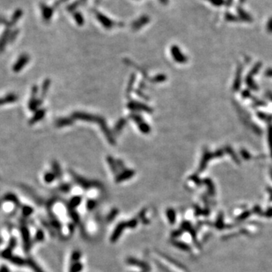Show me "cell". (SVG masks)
Returning <instances> with one entry per match:
<instances>
[{"instance_id": "4", "label": "cell", "mask_w": 272, "mask_h": 272, "mask_svg": "<svg viewBox=\"0 0 272 272\" xmlns=\"http://www.w3.org/2000/svg\"><path fill=\"white\" fill-rule=\"evenodd\" d=\"M150 21V17L148 15H142L138 17L136 21H134L132 24V29L134 30H138L141 29L147 24H148Z\"/></svg>"}, {"instance_id": "32", "label": "cell", "mask_w": 272, "mask_h": 272, "mask_svg": "<svg viewBox=\"0 0 272 272\" xmlns=\"http://www.w3.org/2000/svg\"><path fill=\"white\" fill-rule=\"evenodd\" d=\"M180 234H182V231H175L174 233L172 234V236L173 237H178Z\"/></svg>"}, {"instance_id": "11", "label": "cell", "mask_w": 272, "mask_h": 272, "mask_svg": "<svg viewBox=\"0 0 272 272\" xmlns=\"http://www.w3.org/2000/svg\"><path fill=\"white\" fill-rule=\"evenodd\" d=\"M17 100V96L15 94L13 93H11V94L7 95L6 96H5L4 98H0V106L1 105L5 104H9V103H13V102L16 101Z\"/></svg>"}, {"instance_id": "21", "label": "cell", "mask_w": 272, "mask_h": 272, "mask_svg": "<svg viewBox=\"0 0 272 272\" xmlns=\"http://www.w3.org/2000/svg\"><path fill=\"white\" fill-rule=\"evenodd\" d=\"M50 83H51V82H50L49 80H45L42 88V98L44 97V96L46 95V93H47L48 90H49V88L50 86Z\"/></svg>"}, {"instance_id": "16", "label": "cell", "mask_w": 272, "mask_h": 272, "mask_svg": "<svg viewBox=\"0 0 272 272\" xmlns=\"http://www.w3.org/2000/svg\"><path fill=\"white\" fill-rule=\"evenodd\" d=\"M85 1H86V0H76V1L73 2V3H71V4L68 6L67 8L68 11H70V12L75 11L79 6H80L82 4H83Z\"/></svg>"}, {"instance_id": "9", "label": "cell", "mask_w": 272, "mask_h": 272, "mask_svg": "<svg viewBox=\"0 0 272 272\" xmlns=\"http://www.w3.org/2000/svg\"><path fill=\"white\" fill-rule=\"evenodd\" d=\"M41 9H42V14L43 16V18L46 21H50V19L51 18L53 15V8L51 7L48 6L46 5H42L41 6Z\"/></svg>"}, {"instance_id": "5", "label": "cell", "mask_w": 272, "mask_h": 272, "mask_svg": "<svg viewBox=\"0 0 272 272\" xmlns=\"http://www.w3.org/2000/svg\"><path fill=\"white\" fill-rule=\"evenodd\" d=\"M37 87L34 86L33 88V92H32V98L31 100L30 101L29 103V108L30 110H32V111H34V110H36V109H38V107L39 105L41 104V101L40 100H37L36 98V95L37 94Z\"/></svg>"}, {"instance_id": "24", "label": "cell", "mask_w": 272, "mask_h": 272, "mask_svg": "<svg viewBox=\"0 0 272 272\" xmlns=\"http://www.w3.org/2000/svg\"><path fill=\"white\" fill-rule=\"evenodd\" d=\"M55 178V175L53 174V173L51 172H47L46 175H45V180H46V182H51Z\"/></svg>"}, {"instance_id": "2", "label": "cell", "mask_w": 272, "mask_h": 272, "mask_svg": "<svg viewBox=\"0 0 272 272\" xmlns=\"http://www.w3.org/2000/svg\"><path fill=\"white\" fill-rule=\"evenodd\" d=\"M95 16L98 21L101 23L102 26L106 29H111L116 26V23L113 21L111 19L109 18L106 15H103L99 12H95Z\"/></svg>"}, {"instance_id": "19", "label": "cell", "mask_w": 272, "mask_h": 272, "mask_svg": "<svg viewBox=\"0 0 272 272\" xmlns=\"http://www.w3.org/2000/svg\"><path fill=\"white\" fill-rule=\"evenodd\" d=\"M126 123V120L125 119H119V120L117 122V125H116V126H115V129H114L115 130L116 133L117 134L119 133V132H120L122 129H123V127L125 126Z\"/></svg>"}, {"instance_id": "34", "label": "cell", "mask_w": 272, "mask_h": 272, "mask_svg": "<svg viewBox=\"0 0 272 272\" xmlns=\"http://www.w3.org/2000/svg\"><path fill=\"white\" fill-rule=\"evenodd\" d=\"M160 2L163 5H166L168 3V0H160Z\"/></svg>"}, {"instance_id": "12", "label": "cell", "mask_w": 272, "mask_h": 272, "mask_svg": "<svg viewBox=\"0 0 272 272\" xmlns=\"http://www.w3.org/2000/svg\"><path fill=\"white\" fill-rule=\"evenodd\" d=\"M127 262H128L129 264L132 265H136L137 267H140L141 268H142V269L145 270V271L149 270V267H148V265L146 264V263L141 262V261L137 260V259H135L130 258V259H129L128 260H127Z\"/></svg>"}, {"instance_id": "33", "label": "cell", "mask_w": 272, "mask_h": 272, "mask_svg": "<svg viewBox=\"0 0 272 272\" xmlns=\"http://www.w3.org/2000/svg\"><path fill=\"white\" fill-rule=\"evenodd\" d=\"M117 214V212H112V213H111V215H110V216H109V218H110V219H113V217H114V216H115V215Z\"/></svg>"}, {"instance_id": "29", "label": "cell", "mask_w": 272, "mask_h": 272, "mask_svg": "<svg viewBox=\"0 0 272 272\" xmlns=\"http://www.w3.org/2000/svg\"><path fill=\"white\" fill-rule=\"evenodd\" d=\"M95 203L93 200H89V202H88L87 203V206L89 209H92L95 207Z\"/></svg>"}, {"instance_id": "18", "label": "cell", "mask_w": 272, "mask_h": 272, "mask_svg": "<svg viewBox=\"0 0 272 272\" xmlns=\"http://www.w3.org/2000/svg\"><path fill=\"white\" fill-rule=\"evenodd\" d=\"M138 126L139 129H140L143 133L148 134L150 132H151V128H150V126H148V124H147L144 121L141 122V123H139Z\"/></svg>"}, {"instance_id": "1", "label": "cell", "mask_w": 272, "mask_h": 272, "mask_svg": "<svg viewBox=\"0 0 272 272\" xmlns=\"http://www.w3.org/2000/svg\"><path fill=\"white\" fill-rule=\"evenodd\" d=\"M72 117L74 119H82V120H85V121H89V122H94V123H98L101 128L102 129L104 132V135L106 136V138L108 140L110 144H114L115 143V140L114 139L113 135L110 133V130L107 128L106 123L104 122V119L101 117H98V116H94L92 114H86V113L83 112H76L73 114Z\"/></svg>"}, {"instance_id": "20", "label": "cell", "mask_w": 272, "mask_h": 272, "mask_svg": "<svg viewBox=\"0 0 272 272\" xmlns=\"http://www.w3.org/2000/svg\"><path fill=\"white\" fill-rule=\"evenodd\" d=\"M166 215H167V217L170 223L173 224L175 221V212L172 209H168L167 212H166Z\"/></svg>"}, {"instance_id": "14", "label": "cell", "mask_w": 272, "mask_h": 272, "mask_svg": "<svg viewBox=\"0 0 272 272\" xmlns=\"http://www.w3.org/2000/svg\"><path fill=\"white\" fill-rule=\"evenodd\" d=\"M45 114H46V110H45L44 109H42V110H37L36 113L35 114V115H34L33 118L30 119V124H31V125L34 124V123H36V122L41 120V119H42V118L45 117Z\"/></svg>"}, {"instance_id": "3", "label": "cell", "mask_w": 272, "mask_h": 272, "mask_svg": "<svg viewBox=\"0 0 272 272\" xmlns=\"http://www.w3.org/2000/svg\"><path fill=\"white\" fill-rule=\"evenodd\" d=\"M29 60L30 57L27 54H22L20 56V58L17 59L16 63L14 64L13 70L15 72H19V71H21L27 65V64L29 62Z\"/></svg>"}, {"instance_id": "8", "label": "cell", "mask_w": 272, "mask_h": 272, "mask_svg": "<svg viewBox=\"0 0 272 272\" xmlns=\"http://www.w3.org/2000/svg\"><path fill=\"white\" fill-rule=\"evenodd\" d=\"M73 178H75V180L76 181V182H77L79 185L83 186V187H84V188H89V187H92V186L98 185V183H96V182H91L89 181L84 179V178H81V177L77 176L76 175H73Z\"/></svg>"}, {"instance_id": "30", "label": "cell", "mask_w": 272, "mask_h": 272, "mask_svg": "<svg viewBox=\"0 0 272 272\" xmlns=\"http://www.w3.org/2000/svg\"><path fill=\"white\" fill-rule=\"evenodd\" d=\"M80 253H79V252H74V253H73V255H72V257H73V260H79V259H80Z\"/></svg>"}, {"instance_id": "17", "label": "cell", "mask_w": 272, "mask_h": 272, "mask_svg": "<svg viewBox=\"0 0 272 272\" xmlns=\"http://www.w3.org/2000/svg\"><path fill=\"white\" fill-rule=\"evenodd\" d=\"M73 17H74L75 21H76V24H77L79 26H83L84 24V18L81 13H80V12H74V13H73Z\"/></svg>"}, {"instance_id": "28", "label": "cell", "mask_w": 272, "mask_h": 272, "mask_svg": "<svg viewBox=\"0 0 272 272\" xmlns=\"http://www.w3.org/2000/svg\"><path fill=\"white\" fill-rule=\"evenodd\" d=\"M30 266H32V268H33V269L34 271H35L36 272H43V271H42V270L40 269V268H39L38 267V265H36L35 263H34V262H30Z\"/></svg>"}, {"instance_id": "25", "label": "cell", "mask_w": 272, "mask_h": 272, "mask_svg": "<svg viewBox=\"0 0 272 272\" xmlns=\"http://www.w3.org/2000/svg\"><path fill=\"white\" fill-rule=\"evenodd\" d=\"M175 246H176L177 247H178L181 250H189V246H187V244H185V243H182V242H175L174 243Z\"/></svg>"}, {"instance_id": "6", "label": "cell", "mask_w": 272, "mask_h": 272, "mask_svg": "<svg viewBox=\"0 0 272 272\" xmlns=\"http://www.w3.org/2000/svg\"><path fill=\"white\" fill-rule=\"evenodd\" d=\"M126 228H127L126 222L119 223V225H118L117 226V228H115L114 233H113V234H112L111 238H110V240H111V242H113V243L116 242V241H117L118 240V238L120 237L121 234L123 233V230H124V229Z\"/></svg>"}, {"instance_id": "22", "label": "cell", "mask_w": 272, "mask_h": 272, "mask_svg": "<svg viewBox=\"0 0 272 272\" xmlns=\"http://www.w3.org/2000/svg\"><path fill=\"white\" fill-rule=\"evenodd\" d=\"M107 161H108L109 165H110V168H111L112 171L114 172V173L117 172V163H116L115 160H114L111 157H108V158H107Z\"/></svg>"}, {"instance_id": "27", "label": "cell", "mask_w": 272, "mask_h": 272, "mask_svg": "<svg viewBox=\"0 0 272 272\" xmlns=\"http://www.w3.org/2000/svg\"><path fill=\"white\" fill-rule=\"evenodd\" d=\"M80 202H81V197H74L71 200L70 204L73 206H76L80 204Z\"/></svg>"}, {"instance_id": "15", "label": "cell", "mask_w": 272, "mask_h": 272, "mask_svg": "<svg viewBox=\"0 0 272 272\" xmlns=\"http://www.w3.org/2000/svg\"><path fill=\"white\" fill-rule=\"evenodd\" d=\"M73 121L69 118H60L56 121V126L58 127H63L72 124Z\"/></svg>"}, {"instance_id": "7", "label": "cell", "mask_w": 272, "mask_h": 272, "mask_svg": "<svg viewBox=\"0 0 272 272\" xmlns=\"http://www.w3.org/2000/svg\"><path fill=\"white\" fill-rule=\"evenodd\" d=\"M128 107H129L131 110H143V111H146L148 113H151L153 110L151 107H149L148 105L144 104L138 103V102H131L129 104Z\"/></svg>"}, {"instance_id": "26", "label": "cell", "mask_w": 272, "mask_h": 272, "mask_svg": "<svg viewBox=\"0 0 272 272\" xmlns=\"http://www.w3.org/2000/svg\"><path fill=\"white\" fill-rule=\"evenodd\" d=\"M138 221L136 219H132L130 220V221H127L126 225H127V228H133L136 227V225H137Z\"/></svg>"}, {"instance_id": "10", "label": "cell", "mask_w": 272, "mask_h": 272, "mask_svg": "<svg viewBox=\"0 0 272 272\" xmlns=\"http://www.w3.org/2000/svg\"><path fill=\"white\" fill-rule=\"evenodd\" d=\"M135 175V172L133 171V170H125L124 172H123L122 174H120L119 175H118L117 177V182H123V181L127 180V179H129V178H131L133 175Z\"/></svg>"}, {"instance_id": "31", "label": "cell", "mask_w": 272, "mask_h": 272, "mask_svg": "<svg viewBox=\"0 0 272 272\" xmlns=\"http://www.w3.org/2000/svg\"><path fill=\"white\" fill-rule=\"evenodd\" d=\"M67 0H58V1L56 2L55 3V5H54V6H55V8H57V7H58L59 5L63 4L64 2H67Z\"/></svg>"}, {"instance_id": "23", "label": "cell", "mask_w": 272, "mask_h": 272, "mask_svg": "<svg viewBox=\"0 0 272 272\" xmlns=\"http://www.w3.org/2000/svg\"><path fill=\"white\" fill-rule=\"evenodd\" d=\"M52 168L54 169V172H55V175H57V176H60V175H61V169H60V166H59L58 163L53 162Z\"/></svg>"}, {"instance_id": "13", "label": "cell", "mask_w": 272, "mask_h": 272, "mask_svg": "<svg viewBox=\"0 0 272 272\" xmlns=\"http://www.w3.org/2000/svg\"><path fill=\"white\" fill-rule=\"evenodd\" d=\"M172 56L174 57V58L178 62H184L185 61V57L182 55H181V52L178 49V48L177 46H172Z\"/></svg>"}]
</instances>
